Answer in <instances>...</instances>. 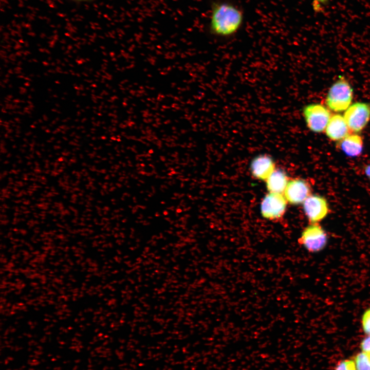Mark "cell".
I'll list each match as a JSON object with an SVG mask.
<instances>
[{
	"label": "cell",
	"instance_id": "6da1fadb",
	"mask_svg": "<svg viewBox=\"0 0 370 370\" xmlns=\"http://www.w3.org/2000/svg\"><path fill=\"white\" fill-rule=\"evenodd\" d=\"M242 22V13L234 6L226 3L214 5L210 21V29L214 34L231 35L238 30Z\"/></svg>",
	"mask_w": 370,
	"mask_h": 370
},
{
	"label": "cell",
	"instance_id": "7a4b0ae2",
	"mask_svg": "<svg viewBox=\"0 0 370 370\" xmlns=\"http://www.w3.org/2000/svg\"><path fill=\"white\" fill-rule=\"evenodd\" d=\"M353 98L351 85L344 77L340 76L329 88L325 102L331 110L342 112L349 107Z\"/></svg>",
	"mask_w": 370,
	"mask_h": 370
},
{
	"label": "cell",
	"instance_id": "3957f363",
	"mask_svg": "<svg viewBox=\"0 0 370 370\" xmlns=\"http://www.w3.org/2000/svg\"><path fill=\"white\" fill-rule=\"evenodd\" d=\"M302 115L307 127L314 133L324 131L331 117L329 110L319 103H311L304 106Z\"/></svg>",
	"mask_w": 370,
	"mask_h": 370
},
{
	"label": "cell",
	"instance_id": "277c9868",
	"mask_svg": "<svg viewBox=\"0 0 370 370\" xmlns=\"http://www.w3.org/2000/svg\"><path fill=\"white\" fill-rule=\"evenodd\" d=\"M327 240V234L322 226L318 223H311L304 229L298 242L308 251L315 253L325 248Z\"/></svg>",
	"mask_w": 370,
	"mask_h": 370
},
{
	"label": "cell",
	"instance_id": "5b68a950",
	"mask_svg": "<svg viewBox=\"0 0 370 370\" xmlns=\"http://www.w3.org/2000/svg\"><path fill=\"white\" fill-rule=\"evenodd\" d=\"M344 118L352 133L360 132L370 119V104L363 102L353 104L346 110Z\"/></svg>",
	"mask_w": 370,
	"mask_h": 370
},
{
	"label": "cell",
	"instance_id": "8992f818",
	"mask_svg": "<svg viewBox=\"0 0 370 370\" xmlns=\"http://www.w3.org/2000/svg\"><path fill=\"white\" fill-rule=\"evenodd\" d=\"M287 200L281 193L269 192L263 198L261 212L263 217L274 220L282 217L285 212Z\"/></svg>",
	"mask_w": 370,
	"mask_h": 370
},
{
	"label": "cell",
	"instance_id": "52a82bcc",
	"mask_svg": "<svg viewBox=\"0 0 370 370\" xmlns=\"http://www.w3.org/2000/svg\"><path fill=\"white\" fill-rule=\"evenodd\" d=\"M305 215L311 223H318L329 212L326 199L318 195H311L303 203Z\"/></svg>",
	"mask_w": 370,
	"mask_h": 370
},
{
	"label": "cell",
	"instance_id": "ba28073f",
	"mask_svg": "<svg viewBox=\"0 0 370 370\" xmlns=\"http://www.w3.org/2000/svg\"><path fill=\"white\" fill-rule=\"evenodd\" d=\"M284 196L290 203L299 205L311 195L309 183L302 179L295 178L288 181L284 191Z\"/></svg>",
	"mask_w": 370,
	"mask_h": 370
},
{
	"label": "cell",
	"instance_id": "9c48e42d",
	"mask_svg": "<svg viewBox=\"0 0 370 370\" xmlns=\"http://www.w3.org/2000/svg\"><path fill=\"white\" fill-rule=\"evenodd\" d=\"M326 136L331 140L338 141L352 132L342 116L335 114L331 116L325 129Z\"/></svg>",
	"mask_w": 370,
	"mask_h": 370
},
{
	"label": "cell",
	"instance_id": "30bf717a",
	"mask_svg": "<svg viewBox=\"0 0 370 370\" xmlns=\"http://www.w3.org/2000/svg\"><path fill=\"white\" fill-rule=\"evenodd\" d=\"M250 169L256 178L266 180L275 169V163L270 156L261 155L252 161Z\"/></svg>",
	"mask_w": 370,
	"mask_h": 370
},
{
	"label": "cell",
	"instance_id": "8fae6325",
	"mask_svg": "<svg viewBox=\"0 0 370 370\" xmlns=\"http://www.w3.org/2000/svg\"><path fill=\"white\" fill-rule=\"evenodd\" d=\"M337 147L347 156L356 157L359 156L362 152L363 141L359 135L351 133L338 141Z\"/></svg>",
	"mask_w": 370,
	"mask_h": 370
},
{
	"label": "cell",
	"instance_id": "7c38bea8",
	"mask_svg": "<svg viewBox=\"0 0 370 370\" xmlns=\"http://www.w3.org/2000/svg\"><path fill=\"white\" fill-rule=\"evenodd\" d=\"M266 181L267 188L269 192L282 194L284 192L289 181L286 173L278 169L274 170Z\"/></svg>",
	"mask_w": 370,
	"mask_h": 370
},
{
	"label": "cell",
	"instance_id": "4fadbf2b",
	"mask_svg": "<svg viewBox=\"0 0 370 370\" xmlns=\"http://www.w3.org/2000/svg\"><path fill=\"white\" fill-rule=\"evenodd\" d=\"M353 359L356 370H370V355L361 351L355 354Z\"/></svg>",
	"mask_w": 370,
	"mask_h": 370
},
{
	"label": "cell",
	"instance_id": "5bb4252c",
	"mask_svg": "<svg viewBox=\"0 0 370 370\" xmlns=\"http://www.w3.org/2000/svg\"><path fill=\"white\" fill-rule=\"evenodd\" d=\"M334 370H356V368L353 358L345 359L337 363Z\"/></svg>",
	"mask_w": 370,
	"mask_h": 370
},
{
	"label": "cell",
	"instance_id": "9a60e30c",
	"mask_svg": "<svg viewBox=\"0 0 370 370\" xmlns=\"http://www.w3.org/2000/svg\"><path fill=\"white\" fill-rule=\"evenodd\" d=\"M361 326L366 335H370V307L367 308L363 313L361 317Z\"/></svg>",
	"mask_w": 370,
	"mask_h": 370
},
{
	"label": "cell",
	"instance_id": "2e32d148",
	"mask_svg": "<svg viewBox=\"0 0 370 370\" xmlns=\"http://www.w3.org/2000/svg\"><path fill=\"white\" fill-rule=\"evenodd\" d=\"M360 348L362 351L370 355V335H366L361 340Z\"/></svg>",
	"mask_w": 370,
	"mask_h": 370
},
{
	"label": "cell",
	"instance_id": "e0dca14e",
	"mask_svg": "<svg viewBox=\"0 0 370 370\" xmlns=\"http://www.w3.org/2000/svg\"><path fill=\"white\" fill-rule=\"evenodd\" d=\"M364 171L366 176L370 179V164L365 167Z\"/></svg>",
	"mask_w": 370,
	"mask_h": 370
},
{
	"label": "cell",
	"instance_id": "ac0fdd59",
	"mask_svg": "<svg viewBox=\"0 0 370 370\" xmlns=\"http://www.w3.org/2000/svg\"><path fill=\"white\" fill-rule=\"evenodd\" d=\"M75 2H86L89 0H71Z\"/></svg>",
	"mask_w": 370,
	"mask_h": 370
},
{
	"label": "cell",
	"instance_id": "d6986e66",
	"mask_svg": "<svg viewBox=\"0 0 370 370\" xmlns=\"http://www.w3.org/2000/svg\"><path fill=\"white\" fill-rule=\"evenodd\" d=\"M317 1H319V2H325L326 0H317Z\"/></svg>",
	"mask_w": 370,
	"mask_h": 370
}]
</instances>
